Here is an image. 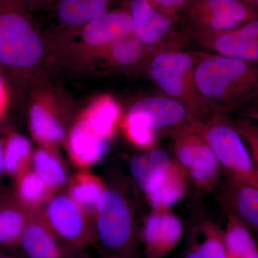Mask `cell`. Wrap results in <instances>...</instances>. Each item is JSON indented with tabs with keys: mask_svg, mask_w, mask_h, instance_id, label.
Listing matches in <instances>:
<instances>
[{
	"mask_svg": "<svg viewBox=\"0 0 258 258\" xmlns=\"http://www.w3.org/2000/svg\"><path fill=\"white\" fill-rule=\"evenodd\" d=\"M247 116H248L249 119L253 120L258 124V105L250 109Z\"/></svg>",
	"mask_w": 258,
	"mask_h": 258,
	"instance_id": "37",
	"label": "cell"
},
{
	"mask_svg": "<svg viewBox=\"0 0 258 258\" xmlns=\"http://www.w3.org/2000/svg\"><path fill=\"white\" fill-rule=\"evenodd\" d=\"M19 247L25 258H75L80 251L71 248L56 235L41 211L32 212Z\"/></svg>",
	"mask_w": 258,
	"mask_h": 258,
	"instance_id": "11",
	"label": "cell"
},
{
	"mask_svg": "<svg viewBox=\"0 0 258 258\" xmlns=\"http://www.w3.org/2000/svg\"><path fill=\"white\" fill-rule=\"evenodd\" d=\"M103 50L112 64L130 69L144 60L147 47L132 34L115 40Z\"/></svg>",
	"mask_w": 258,
	"mask_h": 258,
	"instance_id": "27",
	"label": "cell"
},
{
	"mask_svg": "<svg viewBox=\"0 0 258 258\" xmlns=\"http://www.w3.org/2000/svg\"><path fill=\"white\" fill-rule=\"evenodd\" d=\"M196 57L179 50H160L149 63L153 81L168 97L182 103L195 118L210 115L195 91L193 71Z\"/></svg>",
	"mask_w": 258,
	"mask_h": 258,
	"instance_id": "5",
	"label": "cell"
},
{
	"mask_svg": "<svg viewBox=\"0 0 258 258\" xmlns=\"http://www.w3.org/2000/svg\"><path fill=\"white\" fill-rule=\"evenodd\" d=\"M0 258H20L10 254H0Z\"/></svg>",
	"mask_w": 258,
	"mask_h": 258,
	"instance_id": "39",
	"label": "cell"
},
{
	"mask_svg": "<svg viewBox=\"0 0 258 258\" xmlns=\"http://www.w3.org/2000/svg\"><path fill=\"white\" fill-rule=\"evenodd\" d=\"M31 166L53 192L69 184L66 166L50 147H43L32 153Z\"/></svg>",
	"mask_w": 258,
	"mask_h": 258,
	"instance_id": "25",
	"label": "cell"
},
{
	"mask_svg": "<svg viewBox=\"0 0 258 258\" xmlns=\"http://www.w3.org/2000/svg\"><path fill=\"white\" fill-rule=\"evenodd\" d=\"M119 0H53L50 6L61 28L81 30L101 16Z\"/></svg>",
	"mask_w": 258,
	"mask_h": 258,
	"instance_id": "17",
	"label": "cell"
},
{
	"mask_svg": "<svg viewBox=\"0 0 258 258\" xmlns=\"http://www.w3.org/2000/svg\"><path fill=\"white\" fill-rule=\"evenodd\" d=\"M181 258H229L224 231L210 220L194 225Z\"/></svg>",
	"mask_w": 258,
	"mask_h": 258,
	"instance_id": "18",
	"label": "cell"
},
{
	"mask_svg": "<svg viewBox=\"0 0 258 258\" xmlns=\"http://www.w3.org/2000/svg\"><path fill=\"white\" fill-rule=\"evenodd\" d=\"M85 46L103 50L112 42L132 35V17L128 6L111 10L86 24L81 30Z\"/></svg>",
	"mask_w": 258,
	"mask_h": 258,
	"instance_id": "15",
	"label": "cell"
},
{
	"mask_svg": "<svg viewBox=\"0 0 258 258\" xmlns=\"http://www.w3.org/2000/svg\"><path fill=\"white\" fill-rule=\"evenodd\" d=\"M40 211L56 235L71 248L81 251L95 244L92 218L68 194H52Z\"/></svg>",
	"mask_w": 258,
	"mask_h": 258,
	"instance_id": "8",
	"label": "cell"
},
{
	"mask_svg": "<svg viewBox=\"0 0 258 258\" xmlns=\"http://www.w3.org/2000/svg\"><path fill=\"white\" fill-rule=\"evenodd\" d=\"M195 119L171 132L175 159L188 179L200 189H212L221 176L215 153L197 128Z\"/></svg>",
	"mask_w": 258,
	"mask_h": 258,
	"instance_id": "6",
	"label": "cell"
},
{
	"mask_svg": "<svg viewBox=\"0 0 258 258\" xmlns=\"http://www.w3.org/2000/svg\"><path fill=\"white\" fill-rule=\"evenodd\" d=\"M120 116L119 104L111 97L106 96L91 105L81 120L97 137L111 139Z\"/></svg>",
	"mask_w": 258,
	"mask_h": 258,
	"instance_id": "23",
	"label": "cell"
},
{
	"mask_svg": "<svg viewBox=\"0 0 258 258\" xmlns=\"http://www.w3.org/2000/svg\"><path fill=\"white\" fill-rule=\"evenodd\" d=\"M231 121V120H230ZM242 139L248 144L251 157L258 173V124L250 119L231 121Z\"/></svg>",
	"mask_w": 258,
	"mask_h": 258,
	"instance_id": "31",
	"label": "cell"
},
{
	"mask_svg": "<svg viewBox=\"0 0 258 258\" xmlns=\"http://www.w3.org/2000/svg\"><path fill=\"white\" fill-rule=\"evenodd\" d=\"M125 133L129 140L143 149L152 147L155 142L156 132L147 117L142 112L128 110L125 118Z\"/></svg>",
	"mask_w": 258,
	"mask_h": 258,
	"instance_id": "30",
	"label": "cell"
},
{
	"mask_svg": "<svg viewBox=\"0 0 258 258\" xmlns=\"http://www.w3.org/2000/svg\"><path fill=\"white\" fill-rule=\"evenodd\" d=\"M187 180L184 171L175 161H173L164 182L156 191L147 196L154 211L168 210L181 201L187 191Z\"/></svg>",
	"mask_w": 258,
	"mask_h": 258,
	"instance_id": "24",
	"label": "cell"
},
{
	"mask_svg": "<svg viewBox=\"0 0 258 258\" xmlns=\"http://www.w3.org/2000/svg\"><path fill=\"white\" fill-rule=\"evenodd\" d=\"M149 1L154 5V8H157L159 11L177 18L180 12L184 9V7L189 3L190 0H149Z\"/></svg>",
	"mask_w": 258,
	"mask_h": 258,
	"instance_id": "32",
	"label": "cell"
},
{
	"mask_svg": "<svg viewBox=\"0 0 258 258\" xmlns=\"http://www.w3.org/2000/svg\"><path fill=\"white\" fill-rule=\"evenodd\" d=\"M195 124L226 175L258 188V173L251 154L230 119L222 114H211L197 119Z\"/></svg>",
	"mask_w": 258,
	"mask_h": 258,
	"instance_id": "4",
	"label": "cell"
},
{
	"mask_svg": "<svg viewBox=\"0 0 258 258\" xmlns=\"http://www.w3.org/2000/svg\"><path fill=\"white\" fill-rule=\"evenodd\" d=\"M184 227L179 217L167 210L148 216L140 230L144 258H164L179 244Z\"/></svg>",
	"mask_w": 258,
	"mask_h": 258,
	"instance_id": "10",
	"label": "cell"
},
{
	"mask_svg": "<svg viewBox=\"0 0 258 258\" xmlns=\"http://www.w3.org/2000/svg\"><path fill=\"white\" fill-rule=\"evenodd\" d=\"M99 254L101 258H140L139 257H128V256L114 255V254L105 253V252H101V251H99Z\"/></svg>",
	"mask_w": 258,
	"mask_h": 258,
	"instance_id": "38",
	"label": "cell"
},
{
	"mask_svg": "<svg viewBox=\"0 0 258 258\" xmlns=\"http://www.w3.org/2000/svg\"><path fill=\"white\" fill-rule=\"evenodd\" d=\"M5 172L4 144L0 141V184Z\"/></svg>",
	"mask_w": 258,
	"mask_h": 258,
	"instance_id": "35",
	"label": "cell"
},
{
	"mask_svg": "<svg viewBox=\"0 0 258 258\" xmlns=\"http://www.w3.org/2000/svg\"><path fill=\"white\" fill-rule=\"evenodd\" d=\"M110 139L97 137L80 119L69 134L68 149L71 161L78 167L94 165L108 153Z\"/></svg>",
	"mask_w": 258,
	"mask_h": 258,
	"instance_id": "19",
	"label": "cell"
},
{
	"mask_svg": "<svg viewBox=\"0 0 258 258\" xmlns=\"http://www.w3.org/2000/svg\"><path fill=\"white\" fill-rule=\"evenodd\" d=\"M195 91L210 114L232 111L254 96L258 69L252 63L222 55H205L193 71Z\"/></svg>",
	"mask_w": 258,
	"mask_h": 258,
	"instance_id": "1",
	"label": "cell"
},
{
	"mask_svg": "<svg viewBox=\"0 0 258 258\" xmlns=\"http://www.w3.org/2000/svg\"><path fill=\"white\" fill-rule=\"evenodd\" d=\"M29 119L32 137L44 147H55L66 137L62 122L50 108L42 103L32 105Z\"/></svg>",
	"mask_w": 258,
	"mask_h": 258,
	"instance_id": "21",
	"label": "cell"
},
{
	"mask_svg": "<svg viewBox=\"0 0 258 258\" xmlns=\"http://www.w3.org/2000/svg\"><path fill=\"white\" fill-rule=\"evenodd\" d=\"M30 11L50 6L53 0H23Z\"/></svg>",
	"mask_w": 258,
	"mask_h": 258,
	"instance_id": "33",
	"label": "cell"
},
{
	"mask_svg": "<svg viewBox=\"0 0 258 258\" xmlns=\"http://www.w3.org/2000/svg\"><path fill=\"white\" fill-rule=\"evenodd\" d=\"M193 35L203 46L217 55L258 62V17L228 31Z\"/></svg>",
	"mask_w": 258,
	"mask_h": 258,
	"instance_id": "9",
	"label": "cell"
},
{
	"mask_svg": "<svg viewBox=\"0 0 258 258\" xmlns=\"http://www.w3.org/2000/svg\"><path fill=\"white\" fill-rule=\"evenodd\" d=\"M14 194L19 203L29 211H40L55 193L35 171L30 168L16 179Z\"/></svg>",
	"mask_w": 258,
	"mask_h": 258,
	"instance_id": "26",
	"label": "cell"
},
{
	"mask_svg": "<svg viewBox=\"0 0 258 258\" xmlns=\"http://www.w3.org/2000/svg\"><path fill=\"white\" fill-rule=\"evenodd\" d=\"M240 0H190L177 18L192 34L228 31L257 18Z\"/></svg>",
	"mask_w": 258,
	"mask_h": 258,
	"instance_id": "7",
	"label": "cell"
},
{
	"mask_svg": "<svg viewBox=\"0 0 258 258\" xmlns=\"http://www.w3.org/2000/svg\"><path fill=\"white\" fill-rule=\"evenodd\" d=\"M0 74H2L1 70H0Z\"/></svg>",
	"mask_w": 258,
	"mask_h": 258,
	"instance_id": "42",
	"label": "cell"
},
{
	"mask_svg": "<svg viewBox=\"0 0 258 258\" xmlns=\"http://www.w3.org/2000/svg\"><path fill=\"white\" fill-rule=\"evenodd\" d=\"M93 228L98 251L139 257L140 230L132 201L120 184L106 186L93 218Z\"/></svg>",
	"mask_w": 258,
	"mask_h": 258,
	"instance_id": "3",
	"label": "cell"
},
{
	"mask_svg": "<svg viewBox=\"0 0 258 258\" xmlns=\"http://www.w3.org/2000/svg\"><path fill=\"white\" fill-rule=\"evenodd\" d=\"M258 15V0H240Z\"/></svg>",
	"mask_w": 258,
	"mask_h": 258,
	"instance_id": "36",
	"label": "cell"
},
{
	"mask_svg": "<svg viewBox=\"0 0 258 258\" xmlns=\"http://www.w3.org/2000/svg\"><path fill=\"white\" fill-rule=\"evenodd\" d=\"M220 197L227 215L258 239V188L227 176Z\"/></svg>",
	"mask_w": 258,
	"mask_h": 258,
	"instance_id": "13",
	"label": "cell"
},
{
	"mask_svg": "<svg viewBox=\"0 0 258 258\" xmlns=\"http://www.w3.org/2000/svg\"><path fill=\"white\" fill-rule=\"evenodd\" d=\"M3 144L5 173L16 179L31 166V144L18 134L10 135Z\"/></svg>",
	"mask_w": 258,
	"mask_h": 258,
	"instance_id": "28",
	"label": "cell"
},
{
	"mask_svg": "<svg viewBox=\"0 0 258 258\" xmlns=\"http://www.w3.org/2000/svg\"><path fill=\"white\" fill-rule=\"evenodd\" d=\"M132 34L148 47L155 46L168 38L174 30L176 17L159 11L149 0H128Z\"/></svg>",
	"mask_w": 258,
	"mask_h": 258,
	"instance_id": "12",
	"label": "cell"
},
{
	"mask_svg": "<svg viewBox=\"0 0 258 258\" xmlns=\"http://www.w3.org/2000/svg\"><path fill=\"white\" fill-rule=\"evenodd\" d=\"M32 214L19 203L14 194L0 195V247H19Z\"/></svg>",
	"mask_w": 258,
	"mask_h": 258,
	"instance_id": "20",
	"label": "cell"
},
{
	"mask_svg": "<svg viewBox=\"0 0 258 258\" xmlns=\"http://www.w3.org/2000/svg\"><path fill=\"white\" fill-rule=\"evenodd\" d=\"M75 258H85V257H80V256H78V255H77V256H76V257H75Z\"/></svg>",
	"mask_w": 258,
	"mask_h": 258,
	"instance_id": "41",
	"label": "cell"
},
{
	"mask_svg": "<svg viewBox=\"0 0 258 258\" xmlns=\"http://www.w3.org/2000/svg\"><path fill=\"white\" fill-rule=\"evenodd\" d=\"M227 217L224 234L229 258H258L257 244L252 234L235 219Z\"/></svg>",
	"mask_w": 258,
	"mask_h": 258,
	"instance_id": "29",
	"label": "cell"
},
{
	"mask_svg": "<svg viewBox=\"0 0 258 258\" xmlns=\"http://www.w3.org/2000/svg\"><path fill=\"white\" fill-rule=\"evenodd\" d=\"M68 195L92 218L99 208L106 186L93 174L80 172L69 179Z\"/></svg>",
	"mask_w": 258,
	"mask_h": 258,
	"instance_id": "22",
	"label": "cell"
},
{
	"mask_svg": "<svg viewBox=\"0 0 258 258\" xmlns=\"http://www.w3.org/2000/svg\"><path fill=\"white\" fill-rule=\"evenodd\" d=\"M44 55L43 42L23 0H0V70L15 86L30 79Z\"/></svg>",
	"mask_w": 258,
	"mask_h": 258,
	"instance_id": "2",
	"label": "cell"
},
{
	"mask_svg": "<svg viewBox=\"0 0 258 258\" xmlns=\"http://www.w3.org/2000/svg\"><path fill=\"white\" fill-rule=\"evenodd\" d=\"M254 95H255V96H258V84L257 86V88H256L255 92H254Z\"/></svg>",
	"mask_w": 258,
	"mask_h": 258,
	"instance_id": "40",
	"label": "cell"
},
{
	"mask_svg": "<svg viewBox=\"0 0 258 258\" xmlns=\"http://www.w3.org/2000/svg\"><path fill=\"white\" fill-rule=\"evenodd\" d=\"M128 110L143 113L156 133L159 131L171 132L198 119L182 103L168 96H154L142 98L135 102Z\"/></svg>",
	"mask_w": 258,
	"mask_h": 258,
	"instance_id": "14",
	"label": "cell"
},
{
	"mask_svg": "<svg viewBox=\"0 0 258 258\" xmlns=\"http://www.w3.org/2000/svg\"><path fill=\"white\" fill-rule=\"evenodd\" d=\"M6 90L3 80L0 78V115L3 114L6 104Z\"/></svg>",
	"mask_w": 258,
	"mask_h": 258,
	"instance_id": "34",
	"label": "cell"
},
{
	"mask_svg": "<svg viewBox=\"0 0 258 258\" xmlns=\"http://www.w3.org/2000/svg\"><path fill=\"white\" fill-rule=\"evenodd\" d=\"M173 161L167 152L161 149H154L147 154L134 156L130 161L132 179L147 196L164 182Z\"/></svg>",
	"mask_w": 258,
	"mask_h": 258,
	"instance_id": "16",
	"label": "cell"
}]
</instances>
